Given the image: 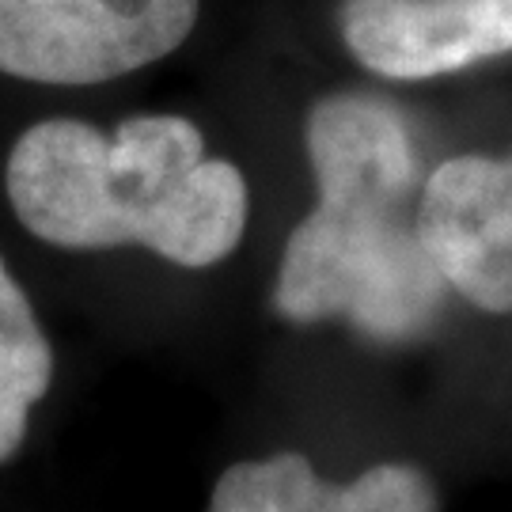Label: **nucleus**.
<instances>
[{"instance_id": "3", "label": "nucleus", "mask_w": 512, "mask_h": 512, "mask_svg": "<svg viewBox=\"0 0 512 512\" xmlns=\"http://www.w3.org/2000/svg\"><path fill=\"white\" fill-rule=\"evenodd\" d=\"M198 0H0V73L103 84L183 46Z\"/></svg>"}, {"instance_id": "2", "label": "nucleus", "mask_w": 512, "mask_h": 512, "mask_svg": "<svg viewBox=\"0 0 512 512\" xmlns=\"http://www.w3.org/2000/svg\"><path fill=\"white\" fill-rule=\"evenodd\" d=\"M19 224L65 251L145 247L186 270L228 258L247 228L236 164L205 156L202 129L179 114L126 118L114 133L50 118L8 152Z\"/></svg>"}, {"instance_id": "5", "label": "nucleus", "mask_w": 512, "mask_h": 512, "mask_svg": "<svg viewBox=\"0 0 512 512\" xmlns=\"http://www.w3.org/2000/svg\"><path fill=\"white\" fill-rule=\"evenodd\" d=\"M342 38L387 80H429L512 54V0H346Z\"/></svg>"}, {"instance_id": "1", "label": "nucleus", "mask_w": 512, "mask_h": 512, "mask_svg": "<svg viewBox=\"0 0 512 512\" xmlns=\"http://www.w3.org/2000/svg\"><path fill=\"white\" fill-rule=\"evenodd\" d=\"M315 205L285 243L274 308L289 323L346 319L376 342L421 338L448 308V281L421 239V152L395 103L365 92L308 114Z\"/></svg>"}, {"instance_id": "6", "label": "nucleus", "mask_w": 512, "mask_h": 512, "mask_svg": "<svg viewBox=\"0 0 512 512\" xmlns=\"http://www.w3.org/2000/svg\"><path fill=\"white\" fill-rule=\"evenodd\" d=\"M437 486L414 463H376L349 482L323 478L300 452L232 463L205 512H437Z\"/></svg>"}, {"instance_id": "4", "label": "nucleus", "mask_w": 512, "mask_h": 512, "mask_svg": "<svg viewBox=\"0 0 512 512\" xmlns=\"http://www.w3.org/2000/svg\"><path fill=\"white\" fill-rule=\"evenodd\" d=\"M418 224L448 289L490 315H509L512 152L444 160L425 175Z\"/></svg>"}, {"instance_id": "7", "label": "nucleus", "mask_w": 512, "mask_h": 512, "mask_svg": "<svg viewBox=\"0 0 512 512\" xmlns=\"http://www.w3.org/2000/svg\"><path fill=\"white\" fill-rule=\"evenodd\" d=\"M54 380V349L35 308L0 258V463L27 440L35 410Z\"/></svg>"}]
</instances>
